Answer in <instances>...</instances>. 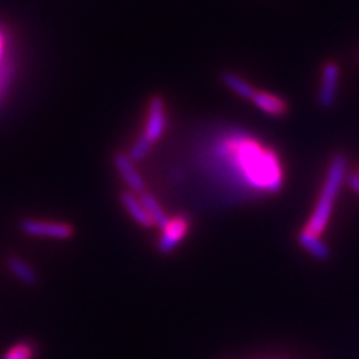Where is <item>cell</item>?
I'll return each mask as SVG.
<instances>
[{
    "label": "cell",
    "instance_id": "8",
    "mask_svg": "<svg viewBox=\"0 0 359 359\" xmlns=\"http://www.w3.org/2000/svg\"><path fill=\"white\" fill-rule=\"evenodd\" d=\"M252 102L257 109H261L271 117H283L289 109V105L283 97L269 92H257L256 90L255 96L252 97Z\"/></svg>",
    "mask_w": 359,
    "mask_h": 359
},
{
    "label": "cell",
    "instance_id": "18",
    "mask_svg": "<svg viewBox=\"0 0 359 359\" xmlns=\"http://www.w3.org/2000/svg\"><path fill=\"white\" fill-rule=\"evenodd\" d=\"M358 174H359V171H358Z\"/></svg>",
    "mask_w": 359,
    "mask_h": 359
},
{
    "label": "cell",
    "instance_id": "16",
    "mask_svg": "<svg viewBox=\"0 0 359 359\" xmlns=\"http://www.w3.org/2000/svg\"><path fill=\"white\" fill-rule=\"evenodd\" d=\"M358 62H359V53H358Z\"/></svg>",
    "mask_w": 359,
    "mask_h": 359
},
{
    "label": "cell",
    "instance_id": "3",
    "mask_svg": "<svg viewBox=\"0 0 359 359\" xmlns=\"http://www.w3.org/2000/svg\"><path fill=\"white\" fill-rule=\"evenodd\" d=\"M340 81V66L335 62H327L322 67V80L318 93V102L322 108H331L337 99Z\"/></svg>",
    "mask_w": 359,
    "mask_h": 359
},
{
    "label": "cell",
    "instance_id": "12",
    "mask_svg": "<svg viewBox=\"0 0 359 359\" xmlns=\"http://www.w3.org/2000/svg\"><path fill=\"white\" fill-rule=\"evenodd\" d=\"M140 199L142 202V205L147 210V212L150 215V217L154 222V226L163 229L168 223H170V216L166 215L165 210L162 208V205L159 204V201H157L151 194H149L147 190L145 192L140 194Z\"/></svg>",
    "mask_w": 359,
    "mask_h": 359
},
{
    "label": "cell",
    "instance_id": "9",
    "mask_svg": "<svg viewBox=\"0 0 359 359\" xmlns=\"http://www.w3.org/2000/svg\"><path fill=\"white\" fill-rule=\"evenodd\" d=\"M298 243L302 249L314 257V259H318V261H328L330 259V256H331L330 247L327 245V243L320 240V237H316V235H313V233L307 232L306 229H302L298 232Z\"/></svg>",
    "mask_w": 359,
    "mask_h": 359
},
{
    "label": "cell",
    "instance_id": "2",
    "mask_svg": "<svg viewBox=\"0 0 359 359\" xmlns=\"http://www.w3.org/2000/svg\"><path fill=\"white\" fill-rule=\"evenodd\" d=\"M20 231L29 237L36 238H53L66 241L74 237L75 229L72 224L66 222H51V220H35L25 219L20 222Z\"/></svg>",
    "mask_w": 359,
    "mask_h": 359
},
{
    "label": "cell",
    "instance_id": "11",
    "mask_svg": "<svg viewBox=\"0 0 359 359\" xmlns=\"http://www.w3.org/2000/svg\"><path fill=\"white\" fill-rule=\"evenodd\" d=\"M220 80L224 86H226L231 90V92H233L235 95L243 97V99L252 100V97L256 93L255 87L249 81L244 80L243 76L233 74L231 71H223L220 74Z\"/></svg>",
    "mask_w": 359,
    "mask_h": 359
},
{
    "label": "cell",
    "instance_id": "15",
    "mask_svg": "<svg viewBox=\"0 0 359 359\" xmlns=\"http://www.w3.org/2000/svg\"><path fill=\"white\" fill-rule=\"evenodd\" d=\"M346 183L353 190V192H356L359 195V174L358 172L346 175Z\"/></svg>",
    "mask_w": 359,
    "mask_h": 359
},
{
    "label": "cell",
    "instance_id": "4",
    "mask_svg": "<svg viewBox=\"0 0 359 359\" xmlns=\"http://www.w3.org/2000/svg\"><path fill=\"white\" fill-rule=\"evenodd\" d=\"M189 231V220L184 216H177L162 229V237L157 243V249L162 255H170L183 241Z\"/></svg>",
    "mask_w": 359,
    "mask_h": 359
},
{
    "label": "cell",
    "instance_id": "1",
    "mask_svg": "<svg viewBox=\"0 0 359 359\" xmlns=\"http://www.w3.org/2000/svg\"><path fill=\"white\" fill-rule=\"evenodd\" d=\"M346 172H347V159L343 153H337L332 156V159L328 166L327 177H325V183L322 186L320 195L316 201V207H314L310 219L307 220L304 229L316 237H320L328 228V223L331 220L335 199L339 198L340 190L346 182Z\"/></svg>",
    "mask_w": 359,
    "mask_h": 359
},
{
    "label": "cell",
    "instance_id": "10",
    "mask_svg": "<svg viewBox=\"0 0 359 359\" xmlns=\"http://www.w3.org/2000/svg\"><path fill=\"white\" fill-rule=\"evenodd\" d=\"M6 268L9 273L13 274L18 282L26 286H35L38 285V274L26 261H22L18 256H11L6 261Z\"/></svg>",
    "mask_w": 359,
    "mask_h": 359
},
{
    "label": "cell",
    "instance_id": "5",
    "mask_svg": "<svg viewBox=\"0 0 359 359\" xmlns=\"http://www.w3.org/2000/svg\"><path fill=\"white\" fill-rule=\"evenodd\" d=\"M166 128V114H165V102L161 96H153L149 104V116L147 125H145L144 135L153 144L162 138Z\"/></svg>",
    "mask_w": 359,
    "mask_h": 359
},
{
    "label": "cell",
    "instance_id": "14",
    "mask_svg": "<svg viewBox=\"0 0 359 359\" xmlns=\"http://www.w3.org/2000/svg\"><path fill=\"white\" fill-rule=\"evenodd\" d=\"M33 358H35V347L27 341H21L11 346L0 359H33Z\"/></svg>",
    "mask_w": 359,
    "mask_h": 359
},
{
    "label": "cell",
    "instance_id": "17",
    "mask_svg": "<svg viewBox=\"0 0 359 359\" xmlns=\"http://www.w3.org/2000/svg\"><path fill=\"white\" fill-rule=\"evenodd\" d=\"M276 359H283V358H276Z\"/></svg>",
    "mask_w": 359,
    "mask_h": 359
},
{
    "label": "cell",
    "instance_id": "6",
    "mask_svg": "<svg viewBox=\"0 0 359 359\" xmlns=\"http://www.w3.org/2000/svg\"><path fill=\"white\" fill-rule=\"evenodd\" d=\"M114 166L120 177L123 178V182L129 187L130 192L133 194H142L145 192V182L142 175L138 172L137 168H135V163L129 159V156L125 153H117L114 156Z\"/></svg>",
    "mask_w": 359,
    "mask_h": 359
},
{
    "label": "cell",
    "instance_id": "13",
    "mask_svg": "<svg viewBox=\"0 0 359 359\" xmlns=\"http://www.w3.org/2000/svg\"><path fill=\"white\" fill-rule=\"evenodd\" d=\"M153 147V142L149 141V138L145 137V135L142 133L141 137L135 141V144L130 147L128 156L129 159L133 162V163H138V162H142L145 157L149 156L150 150Z\"/></svg>",
    "mask_w": 359,
    "mask_h": 359
},
{
    "label": "cell",
    "instance_id": "7",
    "mask_svg": "<svg viewBox=\"0 0 359 359\" xmlns=\"http://www.w3.org/2000/svg\"><path fill=\"white\" fill-rule=\"evenodd\" d=\"M120 202H121V205L125 207V210L128 211V215L135 222H137L140 226H142L145 229L154 228V222L150 217L147 210H145V207L142 205L140 195L130 192V190H126V192L120 194Z\"/></svg>",
    "mask_w": 359,
    "mask_h": 359
}]
</instances>
